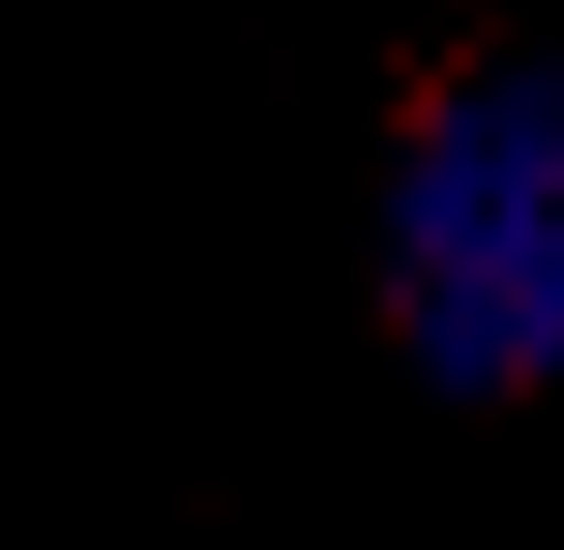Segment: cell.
Returning <instances> with one entry per match:
<instances>
[{
  "mask_svg": "<svg viewBox=\"0 0 564 550\" xmlns=\"http://www.w3.org/2000/svg\"><path fill=\"white\" fill-rule=\"evenodd\" d=\"M387 343L446 402H535L564 373V60H476L387 164Z\"/></svg>",
  "mask_w": 564,
  "mask_h": 550,
  "instance_id": "1",
  "label": "cell"
}]
</instances>
